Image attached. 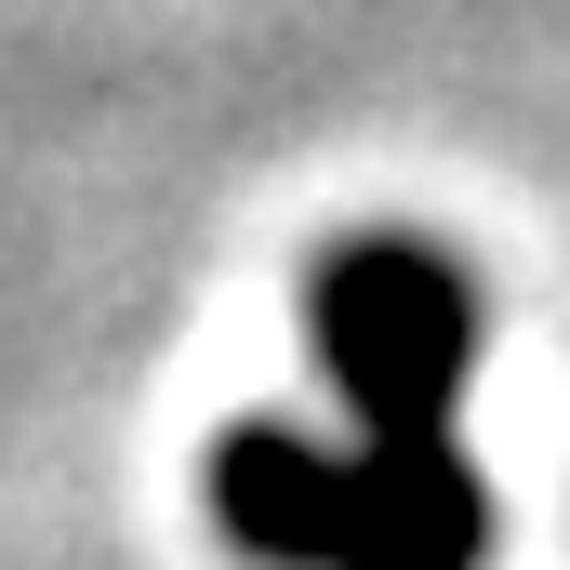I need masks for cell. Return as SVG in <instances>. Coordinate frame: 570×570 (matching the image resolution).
Wrapping results in <instances>:
<instances>
[{"mask_svg": "<svg viewBox=\"0 0 570 570\" xmlns=\"http://www.w3.org/2000/svg\"><path fill=\"white\" fill-rule=\"evenodd\" d=\"M305 345L345 399V438H464V372H478V279L425 239H345L305 266Z\"/></svg>", "mask_w": 570, "mask_h": 570, "instance_id": "obj_2", "label": "cell"}, {"mask_svg": "<svg viewBox=\"0 0 570 570\" xmlns=\"http://www.w3.org/2000/svg\"><path fill=\"white\" fill-rule=\"evenodd\" d=\"M213 531L253 570H478L491 478L464 438H318V425H226L213 438Z\"/></svg>", "mask_w": 570, "mask_h": 570, "instance_id": "obj_1", "label": "cell"}]
</instances>
